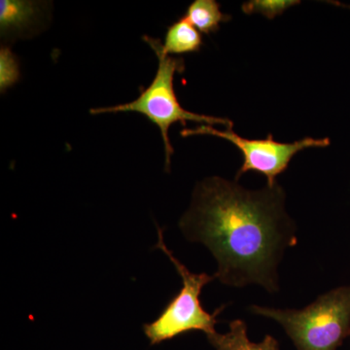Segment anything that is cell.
Wrapping results in <instances>:
<instances>
[{"label": "cell", "instance_id": "cell-3", "mask_svg": "<svg viewBox=\"0 0 350 350\" xmlns=\"http://www.w3.org/2000/svg\"><path fill=\"white\" fill-rule=\"evenodd\" d=\"M250 310L278 322L298 350H337L350 336V286L321 295L303 310L259 306Z\"/></svg>", "mask_w": 350, "mask_h": 350}, {"label": "cell", "instance_id": "cell-8", "mask_svg": "<svg viewBox=\"0 0 350 350\" xmlns=\"http://www.w3.org/2000/svg\"><path fill=\"white\" fill-rule=\"evenodd\" d=\"M204 41L194 25L185 17L170 25L161 49L167 56L199 52Z\"/></svg>", "mask_w": 350, "mask_h": 350}, {"label": "cell", "instance_id": "cell-5", "mask_svg": "<svg viewBox=\"0 0 350 350\" xmlns=\"http://www.w3.org/2000/svg\"><path fill=\"white\" fill-rule=\"evenodd\" d=\"M180 133L183 137L206 135L232 142L243 155V163L237 174L236 180L241 175L252 170L267 177L269 188L275 187L276 177L287 170L288 165L297 153L308 148H324L330 145L328 137H305L292 144L275 142L271 135H269L266 139H247L237 135L232 128L220 131L208 125L185 129Z\"/></svg>", "mask_w": 350, "mask_h": 350}, {"label": "cell", "instance_id": "cell-9", "mask_svg": "<svg viewBox=\"0 0 350 350\" xmlns=\"http://www.w3.org/2000/svg\"><path fill=\"white\" fill-rule=\"evenodd\" d=\"M185 18L198 31L206 34L217 31L222 23L231 20V16L223 13L215 0H195L189 5Z\"/></svg>", "mask_w": 350, "mask_h": 350}, {"label": "cell", "instance_id": "cell-11", "mask_svg": "<svg viewBox=\"0 0 350 350\" xmlns=\"http://www.w3.org/2000/svg\"><path fill=\"white\" fill-rule=\"evenodd\" d=\"M20 79V66L17 57L8 47L0 50V90L1 93L14 86Z\"/></svg>", "mask_w": 350, "mask_h": 350}, {"label": "cell", "instance_id": "cell-7", "mask_svg": "<svg viewBox=\"0 0 350 350\" xmlns=\"http://www.w3.org/2000/svg\"><path fill=\"white\" fill-rule=\"evenodd\" d=\"M230 330L226 334L206 335L207 340L215 350H280L278 340L267 335L259 344L250 342L247 326L243 320L236 319L229 323Z\"/></svg>", "mask_w": 350, "mask_h": 350}, {"label": "cell", "instance_id": "cell-1", "mask_svg": "<svg viewBox=\"0 0 350 350\" xmlns=\"http://www.w3.org/2000/svg\"><path fill=\"white\" fill-rule=\"evenodd\" d=\"M285 194L273 188L250 191L213 176L198 184L180 220L191 241L204 243L218 262L215 278L232 287L258 284L278 291V266L297 243L284 208Z\"/></svg>", "mask_w": 350, "mask_h": 350}, {"label": "cell", "instance_id": "cell-4", "mask_svg": "<svg viewBox=\"0 0 350 350\" xmlns=\"http://www.w3.org/2000/svg\"><path fill=\"white\" fill-rule=\"evenodd\" d=\"M158 243L156 246L174 265L181 276L182 287L179 293L170 300L158 319L152 323L145 324V335L150 340L151 345H158L191 331H202L206 335L213 334L216 332L214 329L217 323L216 317L222 312L224 306L211 314L204 310L200 304V296L202 288L215 280V276L191 273L165 245L160 228H158Z\"/></svg>", "mask_w": 350, "mask_h": 350}, {"label": "cell", "instance_id": "cell-2", "mask_svg": "<svg viewBox=\"0 0 350 350\" xmlns=\"http://www.w3.org/2000/svg\"><path fill=\"white\" fill-rule=\"evenodd\" d=\"M144 40L156 53L159 64L155 78L148 87L140 92L137 100L115 107L92 108L90 113L93 115L105 113L137 112L144 115L151 123L160 129L163 140L165 153V170L169 172L170 157L174 154V148L170 144L169 131L170 126L180 123L186 126L187 121L197 122L202 125H223L226 129L232 128L231 120L219 118L197 114L184 109L179 103L174 87V76L176 73H183L185 70V62L180 57L167 56L161 49V41L145 36Z\"/></svg>", "mask_w": 350, "mask_h": 350}, {"label": "cell", "instance_id": "cell-6", "mask_svg": "<svg viewBox=\"0 0 350 350\" xmlns=\"http://www.w3.org/2000/svg\"><path fill=\"white\" fill-rule=\"evenodd\" d=\"M41 14V4L27 0L0 1V33L2 38L21 36L36 25Z\"/></svg>", "mask_w": 350, "mask_h": 350}, {"label": "cell", "instance_id": "cell-10", "mask_svg": "<svg viewBox=\"0 0 350 350\" xmlns=\"http://www.w3.org/2000/svg\"><path fill=\"white\" fill-rule=\"evenodd\" d=\"M300 1L297 0H252L243 5V11L245 14H261L269 20L275 19L282 15L288 8L298 5Z\"/></svg>", "mask_w": 350, "mask_h": 350}]
</instances>
